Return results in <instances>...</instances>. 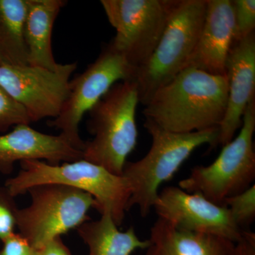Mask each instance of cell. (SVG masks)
I'll use <instances>...</instances> for the list:
<instances>
[{"label": "cell", "mask_w": 255, "mask_h": 255, "mask_svg": "<svg viewBox=\"0 0 255 255\" xmlns=\"http://www.w3.org/2000/svg\"><path fill=\"white\" fill-rule=\"evenodd\" d=\"M228 96L227 75L189 67L154 94L143 114L164 130L178 133L219 128Z\"/></svg>", "instance_id": "cell-1"}, {"label": "cell", "mask_w": 255, "mask_h": 255, "mask_svg": "<svg viewBox=\"0 0 255 255\" xmlns=\"http://www.w3.org/2000/svg\"><path fill=\"white\" fill-rule=\"evenodd\" d=\"M144 127L152 137L150 150L136 162H127L122 176L131 188L128 211L137 206L145 218L153 208L159 187L174 177L196 148L206 144L211 148L218 145L219 128L178 133L164 130L147 119Z\"/></svg>", "instance_id": "cell-2"}, {"label": "cell", "mask_w": 255, "mask_h": 255, "mask_svg": "<svg viewBox=\"0 0 255 255\" xmlns=\"http://www.w3.org/2000/svg\"><path fill=\"white\" fill-rule=\"evenodd\" d=\"M21 166L17 175L5 182L4 187L14 197L42 184L68 186L93 196L95 209L101 215L110 214L118 227L123 223L131 194L130 184L124 176L116 175L84 159L61 165L44 161H23Z\"/></svg>", "instance_id": "cell-3"}, {"label": "cell", "mask_w": 255, "mask_h": 255, "mask_svg": "<svg viewBox=\"0 0 255 255\" xmlns=\"http://www.w3.org/2000/svg\"><path fill=\"white\" fill-rule=\"evenodd\" d=\"M139 103L133 80L114 84L89 111V131L94 135L86 142L83 159L122 175L128 156L135 149L137 130L135 112Z\"/></svg>", "instance_id": "cell-4"}, {"label": "cell", "mask_w": 255, "mask_h": 255, "mask_svg": "<svg viewBox=\"0 0 255 255\" xmlns=\"http://www.w3.org/2000/svg\"><path fill=\"white\" fill-rule=\"evenodd\" d=\"M207 0H177L150 58L136 70L139 103L146 106L159 89L187 67L204 24Z\"/></svg>", "instance_id": "cell-5"}, {"label": "cell", "mask_w": 255, "mask_h": 255, "mask_svg": "<svg viewBox=\"0 0 255 255\" xmlns=\"http://www.w3.org/2000/svg\"><path fill=\"white\" fill-rule=\"evenodd\" d=\"M255 98L247 107L237 136L223 146L213 163L191 169L189 177L179 182V187L221 206L227 198L251 187L255 179Z\"/></svg>", "instance_id": "cell-6"}, {"label": "cell", "mask_w": 255, "mask_h": 255, "mask_svg": "<svg viewBox=\"0 0 255 255\" xmlns=\"http://www.w3.org/2000/svg\"><path fill=\"white\" fill-rule=\"evenodd\" d=\"M27 193L31 202L18 209L16 228L35 251L90 221L89 211L95 209L93 196L68 186L42 184Z\"/></svg>", "instance_id": "cell-7"}, {"label": "cell", "mask_w": 255, "mask_h": 255, "mask_svg": "<svg viewBox=\"0 0 255 255\" xmlns=\"http://www.w3.org/2000/svg\"><path fill=\"white\" fill-rule=\"evenodd\" d=\"M177 0H102L117 31L110 44L135 70L145 65L158 44Z\"/></svg>", "instance_id": "cell-8"}, {"label": "cell", "mask_w": 255, "mask_h": 255, "mask_svg": "<svg viewBox=\"0 0 255 255\" xmlns=\"http://www.w3.org/2000/svg\"><path fill=\"white\" fill-rule=\"evenodd\" d=\"M136 70L110 43L86 70L70 80V90L59 115L48 122L50 127L75 148L83 151L86 142L82 140L79 125L89 112L114 84L133 80Z\"/></svg>", "instance_id": "cell-9"}, {"label": "cell", "mask_w": 255, "mask_h": 255, "mask_svg": "<svg viewBox=\"0 0 255 255\" xmlns=\"http://www.w3.org/2000/svg\"><path fill=\"white\" fill-rule=\"evenodd\" d=\"M77 63L56 70L31 65H0V86L26 110L31 123L59 115L70 90Z\"/></svg>", "instance_id": "cell-10"}, {"label": "cell", "mask_w": 255, "mask_h": 255, "mask_svg": "<svg viewBox=\"0 0 255 255\" xmlns=\"http://www.w3.org/2000/svg\"><path fill=\"white\" fill-rule=\"evenodd\" d=\"M153 209L159 218L179 229L214 235L234 243L245 231L235 223L226 206L177 187H167L159 191Z\"/></svg>", "instance_id": "cell-11"}, {"label": "cell", "mask_w": 255, "mask_h": 255, "mask_svg": "<svg viewBox=\"0 0 255 255\" xmlns=\"http://www.w3.org/2000/svg\"><path fill=\"white\" fill-rule=\"evenodd\" d=\"M227 108L219 127L218 145L231 141L241 128L243 115L255 98V33L234 41L226 60Z\"/></svg>", "instance_id": "cell-12"}, {"label": "cell", "mask_w": 255, "mask_h": 255, "mask_svg": "<svg viewBox=\"0 0 255 255\" xmlns=\"http://www.w3.org/2000/svg\"><path fill=\"white\" fill-rule=\"evenodd\" d=\"M83 159V151L74 147L62 135L38 131L27 124L14 127L9 133L0 135V173L9 174L15 162L46 160L58 165Z\"/></svg>", "instance_id": "cell-13"}, {"label": "cell", "mask_w": 255, "mask_h": 255, "mask_svg": "<svg viewBox=\"0 0 255 255\" xmlns=\"http://www.w3.org/2000/svg\"><path fill=\"white\" fill-rule=\"evenodd\" d=\"M235 36L232 0H207L204 24L186 68L226 75V60Z\"/></svg>", "instance_id": "cell-14"}, {"label": "cell", "mask_w": 255, "mask_h": 255, "mask_svg": "<svg viewBox=\"0 0 255 255\" xmlns=\"http://www.w3.org/2000/svg\"><path fill=\"white\" fill-rule=\"evenodd\" d=\"M147 255H233L236 243L226 238L184 231L158 218L150 230Z\"/></svg>", "instance_id": "cell-15"}, {"label": "cell", "mask_w": 255, "mask_h": 255, "mask_svg": "<svg viewBox=\"0 0 255 255\" xmlns=\"http://www.w3.org/2000/svg\"><path fill=\"white\" fill-rule=\"evenodd\" d=\"M66 2L63 0H28L23 25L28 65L52 70L59 67L53 55L52 33L55 19Z\"/></svg>", "instance_id": "cell-16"}, {"label": "cell", "mask_w": 255, "mask_h": 255, "mask_svg": "<svg viewBox=\"0 0 255 255\" xmlns=\"http://www.w3.org/2000/svg\"><path fill=\"white\" fill-rule=\"evenodd\" d=\"M78 232L88 246L89 255H131L137 250H147L150 241L137 237L133 227L119 231L112 216L101 215L100 219L87 221L79 226Z\"/></svg>", "instance_id": "cell-17"}, {"label": "cell", "mask_w": 255, "mask_h": 255, "mask_svg": "<svg viewBox=\"0 0 255 255\" xmlns=\"http://www.w3.org/2000/svg\"><path fill=\"white\" fill-rule=\"evenodd\" d=\"M28 0H0V65H28L23 25Z\"/></svg>", "instance_id": "cell-18"}, {"label": "cell", "mask_w": 255, "mask_h": 255, "mask_svg": "<svg viewBox=\"0 0 255 255\" xmlns=\"http://www.w3.org/2000/svg\"><path fill=\"white\" fill-rule=\"evenodd\" d=\"M228 207L235 223L245 230L255 219V185L246 190L228 197L223 203Z\"/></svg>", "instance_id": "cell-19"}, {"label": "cell", "mask_w": 255, "mask_h": 255, "mask_svg": "<svg viewBox=\"0 0 255 255\" xmlns=\"http://www.w3.org/2000/svg\"><path fill=\"white\" fill-rule=\"evenodd\" d=\"M31 124L26 110L0 86V132L7 131L10 127Z\"/></svg>", "instance_id": "cell-20"}, {"label": "cell", "mask_w": 255, "mask_h": 255, "mask_svg": "<svg viewBox=\"0 0 255 255\" xmlns=\"http://www.w3.org/2000/svg\"><path fill=\"white\" fill-rule=\"evenodd\" d=\"M236 36L239 41L255 33V0H232Z\"/></svg>", "instance_id": "cell-21"}, {"label": "cell", "mask_w": 255, "mask_h": 255, "mask_svg": "<svg viewBox=\"0 0 255 255\" xmlns=\"http://www.w3.org/2000/svg\"><path fill=\"white\" fill-rule=\"evenodd\" d=\"M18 209L14 201L5 187H0V241H4L14 233L17 225Z\"/></svg>", "instance_id": "cell-22"}, {"label": "cell", "mask_w": 255, "mask_h": 255, "mask_svg": "<svg viewBox=\"0 0 255 255\" xmlns=\"http://www.w3.org/2000/svg\"><path fill=\"white\" fill-rule=\"evenodd\" d=\"M2 243L0 255H32L34 251L19 233H13Z\"/></svg>", "instance_id": "cell-23"}, {"label": "cell", "mask_w": 255, "mask_h": 255, "mask_svg": "<svg viewBox=\"0 0 255 255\" xmlns=\"http://www.w3.org/2000/svg\"><path fill=\"white\" fill-rule=\"evenodd\" d=\"M233 255H255V234L245 230L241 239L235 244Z\"/></svg>", "instance_id": "cell-24"}, {"label": "cell", "mask_w": 255, "mask_h": 255, "mask_svg": "<svg viewBox=\"0 0 255 255\" xmlns=\"http://www.w3.org/2000/svg\"><path fill=\"white\" fill-rule=\"evenodd\" d=\"M37 255H72L61 237L55 238L36 251Z\"/></svg>", "instance_id": "cell-25"}, {"label": "cell", "mask_w": 255, "mask_h": 255, "mask_svg": "<svg viewBox=\"0 0 255 255\" xmlns=\"http://www.w3.org/2000/svg\"><path fill=\"white\" fill-rule=\"evenodd\" d=\"M37 255V253H36V251H33V255Z\"/></svg>", "instance_id": "cell-26"}]
</instances>
